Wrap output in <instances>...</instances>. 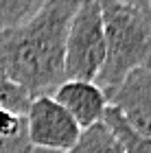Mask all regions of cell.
<instances>
[{
  "label": "cell",
  "mask_w": 151,
  "mask_h": 153,
  "mask_svg": "<svg viewBox=\"0 0 151 153\" xmlns=\"http://www.w3.org/2000/svg\"><path fill=\"white\" fill-rule=\"evenodd\" d=\"M81 0H48L35 18L0 33V68L26 94H53L64 83L68 26Z\"/></svg>",
  "instance_id": "obj_1"
},
{
  "label": "cell",
  "mask_w": 151,
  "mask_h": 153,
  "mask_svg": "<svg viewBox=\"0 0 151 153\" xmlns=\"http://www.w3.org/2000/svg\"><path fill=\"white\" fill-rule=\"evenodd\" d=\"M99 2L105 33V61L97 85L109 94L129 72L151 66V9L114 0Z\"/></svg>",
  "instance_id": "obj_2"
},
{
  "label": "cell",
  "mask_w": 151,
  "mask_h": 153,
  "mask_svg": "<svg viewBox=\"0 0 151 153\" xmlns=\"http://www.w3.org/2000/svg\"><path fill=\"white\" fill-rule=\"evenodd\" d=\"M105 61V33L99 0H81L68 26L64 79L97 83Z\"/></svg>",
  "instance_id": "obj_3"
},
{
  "label": "cell",
  "mask_w": 151,
  "mask_h": 153,
  "mask_svg": "<svg viewBox=\"0 0 151 153\" xmlns=\"http://www.w3.org/2000/svg\"><path fill=\"white\" fill-rule=\"evenodd\" d=\"M81 129L77 120L51 94L33 96L26 109V134L33 149L66 153L79 140Z\"/></svg>",
  "instance_id": "obj_4"
},
{
  "label": "cell",
  "mask_w": 151,
  "mask_h": 153,
  "mask_svg": "<svg viewBox=\"0 0 151 153\" xmlns=\"http://www.w3.org/2000/svg\"><path fill=\"white\" fill-rule=\"evenodd\" d=\"M107 101L136 134L151 140V66L129 72Z\"/></svg>",
  "instance_id": "obj_5"
},
{
  "label": "cell",
  "mask_w": 151,
  "mask_h": 153,
  "mask_svg": "<svg viewBox=\"0 0 151 153\" xmlns=\"http://www.w3.org/2000/svg\"><path fill=\"white\" fill-rule=\"evenodd\" d=\"M51 96L77 120L81 129L103 123L109 107L107 94L92 81H64Z\"/></svg>",
  "instance_id": "obj_6"
},
{
  "label": "cell",
  "mask_w": 151,
  "mask_h": 153,
  "mask_svg": "<svg viewBox=\"0 0 151 153\" xmlns=\"http://www.w3.org/2000/svg\"><path fill=\"white\" fill-rule=\"evenodd\" d=\"M0 153H33L26 134V116L0 109Z\"/></svg>",
  "instance_id": "obj_7"
},
{
  "label": "cell",
  "mask_w": 151,
  "mask_h": 153,
  "mask_svg": "<svg viewBox=\"0 0 151 153\" xmlns=\"http://www.w3.org/2000/svg\"><path fill=\"white\" fill-rule=\"evenodd\" d=\"M66 153H123V147L105 123H97L81 131L74 147Z\"/></svg>",
  "instance_id": "obj_8"
},
{
  "label": "cell",
  "mask_w": 151,
  "mask_h": 153,
  "mask_svg": "<svg viewBox=\"0 0 151 153\" xmlns=\"http://www.w3.org/2000/svg\"><path fill=\"white\" fill-rule=\"evenodd\" d=\"M103 123L112 129L116 140L121 142L123 153H151V140L145 138V136H140V134H136V131L123 120V116L116 112L114 107H107Z\"/></svg>",
  "instance_id": "obj_9"
},
{
  "label": "cell",
  "mask_w": 151,
  "mask_h": 153,
  "mask_svg": "<svg viewBox=\"0 0 151 153\" xmlns=\"http://www.w3.org/2000/svg\"><path fill=\"white\" fill-rule=\"evenodd\" d=\"M46 2L48 0H0V33L13 31L29 22Z\"/></svg>",
  "instance_id": "obj_10"
},
{
  "label": "cell",
  "mask_w": 151,
  "mask_h": 153,
  "mask_svg": "<svg viewBox=\"0 0 151 153\" xmlns=\"http://www.w3.org/2000/svg\"><path fill=\"white\" fill-rule=\"evenodd\" d=\"M29 103H31V96L20 85H16V83L4 74L2 68H0V109H9V112L26 116Z\"/></svg>",
  "instance_id": "obj_11"
},
{
  "label": "cell",
  "mask_w": 151,
  "mask_h": 153,
  "mask_svg": "<svg viewBox=\"0 0 151 153\" xmlns=\"http://www.w3.org/2000/svg\"><path fill=\"white\" fill-rule=\"evenodd\" d=\"M114 2H123V4L140 7V9H149V0H114Z\"/></svg>",
  "instance_id": "obj_12"
},
{
  "label": "cell",
  "mask_w": 151,
  "mask_h": 153,
  "mask_svg": "<svg viewBox=\"0 0 151 153\" xmlns=\"http://www.w3.org/2000/svg\"><path fill=\"white\" fill-rule=\"evenodd\" d=\"M149 9H151V0H149Z\"/></svg>",
  "instance_id": "obj_13"
}]
</instances>
